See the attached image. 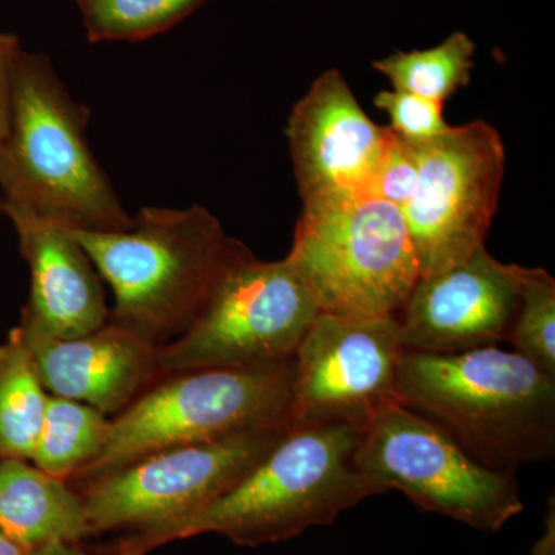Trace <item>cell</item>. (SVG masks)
I'll return each mask as SVG.
<instances>
[{
    "mask_svg": "<svg viewBox=\"0 0 555 555\" xmlns=\"http://www.w3.org/2000/svg\"><path fill=\"white\" fill-rule=\"evenodd\" d=\"M207 0H78L91 40H139L173 27Z\"/></svg>",
    "mask_w": 555,
    "mask_h": 555,
    "instance_id": "cell-20",
    "label": "cell"
},
{
    "mask_svg": "<svg viewBox=\"0 0 555 555\" xmlns=\"http://www.w3.org/2000/svg\"><path fill=\"white\" fill-rule=\"evenodd\" d=\"M112 418L104 412L50 396L30 462L50 476L69 481L100 454Z\"/></svg>",
    "mask_w": 555,
    "mask_h": 555,
    "instance_id": "cell-18",
    "label": "cell"
},
{
    "mask_svg": "<svg viewBox=\"0 0 555 555\" xmlns=\"http://www.w3.org/2000/svg\"><path fill=\"white\" fill-rule=\"evenodd\" d=\"M318 313L287 258L251 254L225 273L189 331L159 346V374L291 360Z\"/></svg>",
    "mask_w": 555,
    "mask_h": 555,
    "instance_id": "cell-9",
    "label": "cell"
},
{
    "mask_svg": "<svg viewBox=\"0 0 555 555\" xmlns=\"http://www.w3.org/2000/svg\"><path fill=\"white\" fill-rule=\"evenodd\" d=\"M294 378L295 357L160 375L113 416L100 454L68 483L78 485L159 449L292 425Z\"/></svg>",
    "mask_w": 555,
    "mask_h": 555,
    "instance_id": "cell-5",
    "label": "cell"
},
{
    "mask_svg": "<svg viewBox=\"0 0 555 555\" xmlns=\"http://www.w3.org/2000/svg\"><path fill=\"white\" fill-rule=\"evenodd\" d=\"M112 288L109 323L153 346L181 337L222 278L254 251L206 207H144L118 232L72 230Z\"/></svg>",
    "mask_w": 555,
    "mask_h": 555,
    "instance_id": "cell-1",
    "label": "cell"
},
{
    "mask_svg": "<svg viewBox=\"0 0 555 555\" xmlns=\"http://www.w3.org/2000/svg\"><path fill=\"white\" fill-rule=\"evenodd\" d=\"M5 215L30 269V294L21 321L60 338L105 326L109 309L100 273L72 230L21 211Z\"/></svg>",
    "mask_w": 555,
    "mask_h": 555,
    "instance_id": "cell-15",
    "label": "cell"
},
{
    "mask_svg": "<svg viewBox=\"0 0 555 555\" xmlns=\"http://www.w3.org/2000/svg\"><path fill=\"white\" fill-rule=\"evenodd\" d=\"M0 531L28 553L90 535L78 489L21 459H0Z\"/></svg>",
    "mask_w": 555,
    "mask_h": 555,
    "instance_id": "cell-16",
    "label": "cell"
},
{
    "mask_svg": "<svg viewBox=\"0 0 555 555\" xmlns=\"http://www.w3.org/2000/svg\"><path fill=\"white\" fill-rule=\"evenodd\" d=\"M49 397L31 353L11 328L0 345V459L31 460Z\"/></svg>",
    "mask_w": 555,
    "mask_h": 555,
    "instance_id": "cell-17",
    "label": "cell"
},
{
    "mask_svg": "<svg viewBox=\"0 0 555 555\" xmlns=\"http://www.w3.org/2000/svg\"><path fill=\"white\" fill-rule=\"evenodd\" d=\"M288 152L302 201L367 193L392 131L361 108L338 69L318 76L288 118Z\"/></svg>",
    "mask_w": 555,
    "mask_h": 555,
    "instance_id": "cell-13",
    "label": "cell"
},
{
    "mask_svg": "<svg viewBox=\"0 0 555 555\" xmlns=\"http://www.w3.org/2000/svg\"><path fill=\"white\" fill-rule=\"evenodd\" d=\"M20 51V40L16 36L0 33V149L9 137L13 104V69Z\"/></svg>",
    "mask_w": 555,
    "mask_h": 555,
    "instance_id": "cell-24",
    "label": "cell"
},
{
    "mask_svg": "<svg viewBox=\"0 0 555 555\" xmlns=\"http://www.w3.org/2000/svg\"><path fill=\"white\" fill-rule=\"evenodd\" d=\"M403 352L397 315L318 313L295 352L292 425H346L366 433L401 404Z\"/></svg>",
    "mask_w": 555,
    "mask_h": 555,
    "instance_id": "cell-11",
    "label": "cell"
},
{
    "mask_svg": "<svg viewBox=\"0 0 555 555\" xmlns=\"http://www.w3.org/2000/svg\"><path fill=\"white\" fill-rule=\"evenodd\" d=\"M288 427L159 449L72 485L82 496L89 534L131 531L119 547L142 545L228 494Z\"/></svg>",
    "mask_w": 555,
    "mask_h": 555,
    "instance_id": "cell-7",
    "label": "cell"
},
{
    "mask_svg": "<svg viewBox=\"0 0 555 555\" xmlns=\"http://www.w3.org/2000/svg\"><path fill=\"white\" fill-rule=\"evenodd\" d=\"M363 434L346 425H291L228 494L142 545L119 550L147 554L175 540L204 534L255 547L334 524L350 507L382 495L357 466Z\"/></svg>",
    "mask_w": 555,
    "mask_h": 555,
    "instance_id": "cell-4",
    "label": "cell"
},
{
    "mask_svg": "<svg viewBox=\"0 0 555 555\" xmlns=\"http://www.w3.org/2000/svg\"><path fill=\"white\" fill-rule=\"evenodd\" d=\"M28 555H89L82 547L79 546V543H49V545H43L40 547H36V550L30 551Z\"/></svg>",
    "mask_w": 555,
    "mask_h": 555,
    "instance_id": "cell-26",
    "label": "cell"
},
{
    "mask_svg": "<svg viewBox=\"0 0 555 555\" xmlns=\"http://www.w3.org/2000/svg\"><path fill=\"white\" fill-rule=\"evenodd\" d=\"M0 555H28V551L14 543L10 537L0 531Z\"/></svg>",
    "mask_w": 555,
    "mask_h": 555,
    "instance_id": "cell-27",
    "label": "cell"
},
{
    "mask_svg": "<svg viewBox=\"0 0 555 555\" xmlns=\"http://www.w3.org/2000/svg\"><path fill=\"white\" fill-rule=\"evenodd\" d=\"M116 555H147V554H141V553H127V551H118V554Z\"/></svg>",
    "mask_w": 555,
    "mask_h": 555,
    "instance_id": "cell-28",
    "label": "cell"
},
{
    "mask_svg": "<svg viewBox=\"0 0 555 555\" xmlns=\"http://www.w3.org/2000/svg\"><path fill=\"white\" fill-rule=\"evenodd\" d=\"M374 104L389 116V130L412 144L430 141L451 129L444 120L443 104L408 91H379Z\"/></svg>",
    "mask_w": 555,
    "mask_h": 555,
    "instance_id": "cell-22",
    "label": "cell"
},
{
    "mask_svg": "<svg viewBox=\"0 0 555 555\" xmlns=\"http://www.w3.org/2000/svg\"><path fill=\"white\" fill-rule=\"evenodd\" d=\"M356 462L382 494L403 492L420 509L478 531H500L525 509L514 473L481 466L440 427L401 404L363 434Z\"/></svg>",
    "mask_w": 555,
    "mask_h": 555,
    "instance_id": "cell-8",
    "label": "cell"
},
{
    "mask_svg": "<svg viewBox=\"0 0 555 555\" xmlns=\"http://www.w3.org/2000/svg\"><path fill=\"white\" fill-rule=\"evenodd\" d=\"M529 555H555V502L554 495H551L547 502V511L545 517V531L543 535L537 540Z\"/></svg>",
    "mask_w": 555,
    "mask_h": 555,
    "instance_id": "cell-25",
    "label": "cell"
},
{
    "mask_svg": "<svg viewBox=\"0 0 555 555\" xmlns=\"http://www.w3.org/2000/svg\"><path fill=\"white\" fill-rule=\"evenodd\" d=\"M418 184L401 210L420 276L462 264L485 247L505 175L506 152L499 131L473 120L415 144Z\"/></svg>",
    "mask_w": 555,
    "mask_h": 555,
    "instance_id": "cell-10",
    "label": "cell"
},
{
    "mask_svg": "<svg viewBox=\"0 0 555 555\" xmlns=\"http://www.w3.org/2000/svg\"><path fill=\"white\" fill-rule=\"evenodd\" d=\"M506 341L555 378V281L546 270L525 268L520 301Z\"/></svg>",
    "mask_w": 555,
    "mask_h": 555,
    "instance_id": "cell-21",
    "label": "cell"
},
{
    "mask_svg": "<svg viewBox=\"0 0 555 555\" xmlns=\"http://www.w3.org/2000/svg\"><path fill=\"white\" fill-rule=\"evenodd\" d=\"M398 393L488 469L516 473L555 454V378L521 353L404 350Z\"/></svg>",
    "mask_w": 555,
    "mask_h": 555,
    "instance_id": "cell-2",
    "label": "cell"
},
{
    "mask_svg": "<svg viewBox=\"0 0 555 555\" xmlns=\"http://www.w3.org/2000/svg\"><path fill=\"white\" fill-rule=\"evenodd\" d=\"M525 268L481 247L436 275L420 276L397 313L404 350L460 353L506 341L520 301Z\"/></svg>",
    "mask_w": 555,
    "mask_h": 555,
    "instance_id": "cell-12",
    "label": "cell"
},
{
    "mask_svg": "<svg viewBox=\"0 0 555 555\" xmlns=\"http://www.w3.org/2000/svg\"><path fill=\"white\" fill-rule=\"evenodd\" d=\"M477 47L463 31L452 33L433 49L396 51L372 67L386 76L393 90L444 104L455 91L469 86Z\"/></svg>",
    "mask_w": 555,
    "mask_h": 555,
    "instance_id": "cell-19",
    "label": "cell"
},
{
    "mask_svg": "<svg viewBox=\"0 0 555 555\" xmlns=\"http://www.w3.org/2000/svg\"><path fill=\"white\" fill-rule=\"evenodd\" d=\"M418 175V153L415 144L392 133L385 156L371 179L367 195L403 210L414 196Z\"/></svg>",
    "mask_w": 555,
    "mask_h": 555,
    "instance_id": "cell-23",
    "label": "cell"
},
{
    "mask_svg": "<svg viewBox=\"0 0 555 555\" xmlns=\"http://www.w3.org/2000/svg\"><path fill=\"white\" fill-rule=\"evenodd\" d=\"M50 396L119 414L160 377L158 346L108 323L91 334L60 338L21 321L14 327Z\"/></svg>",
    "mask_w": 555,
    "mask_h": 555,
    "instance_id": "cell-14",
    "label": "cell"
},
{
    "mask_svg": "<svg viewBox=\"0 0 555 555\" xmlns=\"http://www.w3.org/2000/svg\"><path fill=\"white\" fill-rule=\"evenodd\" d=\"M90 109L53 65L20 51L9 137L0 149V204L69 230L118 232L133 224L89 141Z\"/></svg>",
    "mask_w": 555,
    "mask_h": 555,
    "instance_id": "cell-3",
    "label": "cell"
},
{
    "mask_svg": "<svg viewBox=\"0 0 555 555\" xmlns=\"http://www.w3.org/2000/svg\"><path fill=\"white\" fill-rule=\"evenodd\" d=\"M286 258L332 315H397L420 278L400 208L367 193L302 201Z\"/></svg>",
    "mask_w": 555,
    "mask_h": 555,
    "instance_id": "cell-6",
    "label": "cell"
}]
</instances>
